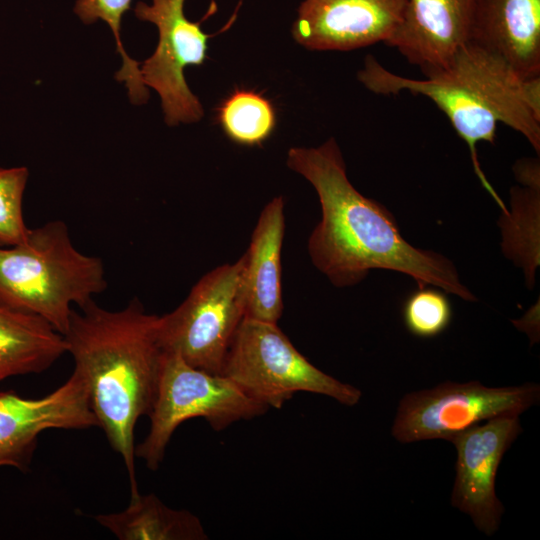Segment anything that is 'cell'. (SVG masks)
<instances>
[{"label": "cell", "instance_id": "obj_1", "mask_svg": "<svg viewBox=\"0 0 540 540\" xmlns=\"http://www.w3.org/2000/svg\"><path fill=\"white\" fill-rule=\"evenodd\" d=\"M286 163L318 195L322 217L309 237L308 252L333 285L353 286L371 270L386 269L411 276L418 287L432 285L475 300L450 260L409 244L392 213L351 184L333 138L319 147L289 149Z\"/></svg>", "mask_w": 540, "mask_h": 540}, {"label": "cell", "instance_id": "obj_2", "mask_svg": "<svg viewBox=\"0 0 540 540\" xmlns=\"http://www.w3.org/2000/svg\"><path fill=\"white\" fill-rule=\"evenodd\" d=\"M159 316L132 299L120 310L90 301L73 309L64 339L74 369L87 383L91 409L112 449L123 459L130 498L140 492L135 474V427L149 416L158 390L164 350Z\"/></svg>", "mask_w": 540, "mask_h": 540}, {"label": "cell", "instance_id": "obj_3", "mask_svg": "<svg viewBox=\"0 0 540 540\" xmlns=\"http://www.w3.org/2000/svg\"><path fill=\"white\" fill-rule=\"evenodd\" d=\"M358 79L376 94L407 91L431 100L467 144L474 172L485 190L503 214L508 212L481 169L477 144H494L498 125L505 124L522 134L539 154L540 77L524 78L498 56L467 42L424 79L397 75L371 55L365 58Z\"/></svg>", "mask_w": 540, "mask_h": 540}, {"label": "cell", "instance_id": "obj_4", "mask_svg": "<svg viewBox=\"0 0 540 540\" xmlns=\"http://www.w3.org/2000/svg\"><path fill=\"white\" fill-rule=\"evenodd\" d=\"M107 288L99 257L79 251L62 220L30 228L25 241L0 246V305L39 316L62 335L74 305Z\"/></svg>", "mask_w": 540, "mask_h": 540}, {"label": "cell", "instance_id": "obj_5", "mask_svg": "<svg viewBox=\"0 0 540 540\" xmlns=\"http://www.w3.org/2000/svg\"><path fill=\"white\" fill-rule=\"evenodd\" d=\"M222 375L268 408L280 409L296 393L331 397L356 405L362 392L314 366L278 327L244 318L228 348Z\"/></svg>", "mask_w": 540, "mask_h": 540}, {"label": "cell", "instance_id": "obj_6", "mask_svg": "<svg viewBox=\"0 0 540 540\" xmlns=\"http://www.w3.org/2000/svg\"><path fill=\"white\" fill-rule=\"evenodd\" d=\"M268 407L222 374L189 365L178 353H163L157 395L149 414L150 429L135 456L155 471L175 430L186 420L203 418L216 431L264 415Z\"/></svg>", "mask_w": 540, "mask_h": 540}, {"label": "cell", "instance_id": "obj_7", "mask_svg": "<svg viewBox=\"0 0 540 540\" xmlns=\"http://www.w3.org/2000/svg\"><path fill=\"white\" fill-rule=\"evenodd\" d=\"M244 258L202 276L173 311L159 316L163 350L178 353L189 365L221 374L224 360L245 318Z\"/></svg>", "mask_w": 540, "mask_h": 540}, {"label": "cell", "instance_id": "obj_8", "mask_svg": "<svg viewBox=\"0 0 540 540\" xmlns=\"http://www.w3.org/2000/svg\"><path fill=\"white\" fill-rule=\"evenodd\" d=\"M540 399V386L487 387L477 381L445 382L433 389L407 393L400 401L391 429L400 443L443 439L482 421L520 415Z\"/></svg>", "mask_w": 540, "mask_h": 540}, {"label": "cell", "instance_id": "obj_9", "mask_svg": "<svg viewBox=\"0 0 540 540\" xmlns=\"http://www.w3.org/2000/svg\"><path fill=\"white\" fill-rule=\"evenodd\" d=\"M184 4L185 0H152L151 5L138 2L134 8L139 20L151 22L158 29L157 47L142 63L140 72L144 84L159 94L164 119L169 126L193 123L202 118V105L189 89L184 69L189 65H202L207 58L208 39L223 33L236 18L235 13L219 32L207 34L200 24L215 13V2L198 22L185 16Z\"/></svg>", "mask_w": 540, "mask_h": 540}, {"label": "cell", "instance_id": "obj_10", "mask_svg": "<svg viewBox=\"0 0 540 540\" xmlns=\"http://www.w3.org/2000/svg\"><path fill=\"white\" fill-rule=\"evenodd\" d=\"M98 427L81 374L73 369L67 381L41 398H25L0 390V468L27 472L39 435L48 429Z\"/></svg>", "mask_w": 540, "mask_h": 540}, {"label": "cell", "instance_id": "obj_11", "mask_svg": "<svg viewBox=\"0 0 540 540\" xmlns=\"http://www.w3.org/2000/svg\"><path fill=\"white\" fill-rule=\"evenodd\" d=\"M522 432L519 415H502L454 436L457 459L451 505L468 514L476 528L492 536L504 506L495 491L500 462Z\"/></svg>", "mask_w": 540, "mask_h": 540}, {"label": "cell", "instance_id": "obj_12", "mask_svg": "<svg viewBox=\"0 0 540 540\" xmlns=\"http://www.w3.org/2000/svg\"><path fill=\"white\" fill-rule=\"evenodd\" d=\"M407 0H304L292 35L310 50L350 51L387 43L400 26Z\"/></svg>", "mask_w": 540, "mask_h": 540}, {"label": "cell", "instance_id": "obj_13", "mask_svg": "<svg viewBox=\"0 0 540 540\" xmlns=\"http://www.w3.org/2000/svg\"><path fill=\"white\" fill-rule=\"evenodd\" d=\"M476 0H407L403 20L386 45L424 76L442 68L469 40Z\"/></svg>", "mask_w": 540, "mask_h": 540}, {"label": "cell", "instance_id": "obj_14", "mask_svg": "<svg viewBox=\"0 0 540 540\" xmlns=\"http://www.w3.org/2000/svg\"><path fill=\"white\" fill-rule=\"evenodd\" d=\"M468 42L539 78L540 0H476Z\"/></svg>", "mask_w": 540, "mask_h": 540}, {"label": "cell", "instance_id": "obj_15", "mask_svg": "<svg viewBox=\"0 0 540 540\" xmlns=\"http://www.w3.org/2000/svg\"><path fill=\"white\" fill-rule=\"evenodd\" d=\"M285 232L284 200L265 205L244 258L245 318L278 323L283 313L281 249Z\"/></svg>", "mask_w": 540, "mask_h": 540}, {"label": "cell", "instance_id": "obj_16", "mask_svg": "<svg viewBox=\"0 0 540 540\" xmlns=\"http://www.w3.org/2000/svg\"><path fill=\"white\" fill-rule=\"evenodd\" d=\"M66 352L64 336L46 320L0 305V382L42 373Z\"/></svg>", "mask_w": 540, "mask_h": 540}, {"label": "cell", "instance_id": "obj_17", "mask_svg": "<svg viewBox=\"0 0 540 540\" xmlns=\"http://www.w3.org/2000/svg\"><path fill=\"white\" fill-rule=\"evenodd\" d=\"M93 518L120 540L208 539L196 515L168 507L153 493H139L123 511Z\"/></svg>", "mask_w": 540, "mask_h": 540}, {"label": "cell", "instance_id": "obj_18", "mask_svg": "<svg viewBox=\"0 0 540 540\" xmlns=\"http://www.w3.org/2000/svg\"><path fill=\"white\" fill-rule=\"evenodd\" d=\"M523 185L511 189V213L503 214L500 225L505 255L523 267L532 287L539 264L540 183Z\"/></svg>", "mask_w": 540, "mask_h": 540}, {"label": "cell", "instance_id": "obj_19", "mask_svg": "<svg viewBox=\"0 0 540 540\" xmlns=\"http://www.w3.org/2000/svg\"><path fill=\"white\" fill-rule=\"evenodd\" d=\"M217 120L230 140L254 146L262 144L272 134L276 112L263 94L236 89L217 108Z\"/></svg>", "mask_w": 540, "mask_h": 540}, {"label": "cell", "instance_id": "obj_20", "mask_svg": "<svg viewBox=\"0 0 540 540\" xmlns=\"http://www.w3.org/2000/svg\"><path fill=\"white\" fill-rule=\"evenodd\" d=\"M131 2L132 0H77L74 12L85 24L100 19L111 28L116 50L123 61L121 69L116 73V79L125 82L131 102L141 104L148 100L149 93L141 77L140 62L128 56L120 38L122 17L130 9Z\"/></svg>", "mask_w": 540, "mask_h": 540}, {"label": "cell", "instance_id": "obj_21", "mask_svg": "<svg viewBox=\"0 0 540 540\" xmlns=\"http://www.w3.org/2000/svg\"><path fill=\"white\" fill-rule=\"evenodd\" d=\"M403 320L417 337L432 338L444 332L452 320V306L445 291L418 287L404 302Z\"/></svg>", "mask_w": 540, "mask_h": 540}, {"label": "cell", "instance_id": "obj_22", "mask_svg": "<svg viewBox=\"0 0 540 540\" xmlns=\"http://www.w3.org/2000/svg\"><path fill=\"white\" fill-rule=\"evenodd\" d=\"M29 171L25 166L0 167V246L26 240L30 228L23 216V195Z\"/></svg>", "mask_w": 540, "mask_h": 540}, {"label": "cell", "instance_id": "obj_23", "mask_svg": "<svg viewBox=\"0 0 540 540\" xmlns=\"http://www.w3.org/2000/svg\"><path fill=\"white\" fill-rule=\"evenodd\" d=\"M515 326L524 332L531 339V344L539 340V303L534 305L520 320L512 321Z\"/></svg>", "mask_w": 540, "mask_h": 540}]
</instances>
